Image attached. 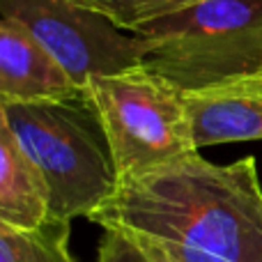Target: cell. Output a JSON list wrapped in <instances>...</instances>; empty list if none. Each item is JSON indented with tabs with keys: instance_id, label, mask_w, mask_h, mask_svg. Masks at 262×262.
<instances>
[{
	"instance_id": "cell-8",
	"label": "cell",
	"mask_w": 262,
	"mask_h": 262,
	"mask_svg": "<svg viewBox=\"0 0 262 262\" xmlns=\"http://www.w3.org/2000/svg\"><path fill=\"white\" fill-rule=\"evenodd\" d=\"M51 221V198L41 172L0 124V223L37 230Z\"/></svg>"
},
{
	"instance_id": "cell-5",
	"label": "cell",
	"mask_w": 262,
	"mask_h": 262,
	"mask_svg": "<svg viewBox=\"0 0 262 262\" xmlns=\"http://www.w3.org/2000/svg\"><path fill=\"white\" fill-rule=\"evenodd\" d=\"M3 16L26 26L78 88L140 67L138 35L76 0H0Z\"/></svg>"
},
{
	"instance_id": "cell-7",
	"label": "cell",
	"mask_w": 262,
	"mask_h": 262,
	"mask_svg": "<svg viewBox=\"0 0 262 262\" xmlns=\"http://www.w3.org/2000/svg\"><path fill=\"white\" fill-rule=\"evenodd\" d=\"M78 88L62 64L35 39L26 26L0 18V95L3 101L62 99Z\"/></svg>"
},
{
	"instance_id": "cell-6",
	"label": "cell",
	"mask_w": 262,
	"mask_h": 262,
	"mask_svg": "<svg viewBox=\"0 0 262 262\" xmlns=\"http://www.w3.org/2000/svg\"><path fill=\"white\" fill-rule=\"evenodd\" d=\"M195 149L262 140V72L184 92Z\"/></svg>"
},
{
	"instance_id": "cell-3",
	"label": "cell",
	"mask_w": 262,
	"mask_h": 262,
	"mask_svg": "<svg viewBox=\"0 0 262 262\" xmlns=\"http://www.w3.org/2000/svg\"><path fill=\"white\" fill-rule=\"evenodd\" d=\"M134 32L140 67L182 92L262 72V0H205Z\"/></svg>"
},
{
	"instance_id": "cell-9",
	"label": "cell",
	"mask_w": 262,
	"mask_h": 262,
	"mask_svg": "<svg viewBox=\"0 0 262 262\" xmlns=\"http://www.w3.org/2000/svg\"><path fill=\"white\" fill-rule=\"evenodd\" d=\"M0 262H76L69 251V223L49 221L37 230L0 223Z\"/></svg>"
},
{
	"instance_id": "cell-10",
	"label": "cell",
	"mask_w": 262,
	"mask_h": 262,
	"mask_svg": "<svg viewBox=\"0 0 262 262\" xmlns=\"http://www.w3.org/2000/svg\"><path fill=\"white\" fill-rule=\"evenodd\" d=\"M76 3L106 14L120 28L134 32L145 23L175 14L191 5L205 3V0H76Z\"/></svg>"
},
{
	"instance_id": "cell-11",
	"label": "cell",
	"mask_w": 262,
	"mask_h": 262,
	"mask_svg": "<svg viewBox=\"0 0 262 262\" xmlns=\"http://www.w3.org/2000/svg\"><path fill=\"white\" fill-rule=\"evenodd\" d=\"M97 262H157L138 239L120 230H106Z\"/></svg>"
},
{
	"instance_id": "cell-1",
	"label": "cell",
	"mask_w": 262,
	"mask_h": 262,
	"mask_svg": "<svg viewBox=\"0 0 262 262\" xmlns=\"http://www.w3.org/2000/svg\"><path fill=\"white\" fill-rule=\"evenodd\" d=\"M90 221L163 253L262 262V184L253 157L219 166L195 152L122 180Z\"/></svg>"
},
{
	"instance_id": "cell-2",
	"label": "cell",
	"mask_w": 262,
	"mask_h": 262,
	"mask_svg": "<svg viewBox=\"0 0 262 262\" xmlns=\"http://www.w3.org/2000/svg\"><path fill=\"white\" fill-rule=\"evenodd\" d=\"M0 124L41 172L51 221L95 214L120 189V172L90 92L62 99L3 101Z\"/></svg>"
},
{
	"instance_id": "cell-4",
	"label": "cell",
	"mask_w": 262,
	"mask_h": 262,
	"mask_svg": "<svg viewBox=\"0 0 262 262\" xmlns=\"http://www.w3.org/2000/svg\"><path fill=\"white\" fill-rule=\"evenodd\" d=\"M108 136L120 180L195 154L184 92L145 67L97 76L88 85Z\"/></svg>"
}]
</instances>
